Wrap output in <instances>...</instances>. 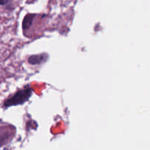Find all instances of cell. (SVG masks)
<instances>
[{
    "mask_svg": "<svg viewBox=\"0 0 150 150\" xmlns=\"http://www.w3.org/2000/svg\"><path fill=\"white\" fill-rule=\"evenodd\" d=\"M32 95V89L29 86H25L23 89H20L16 92L13 96L7 98L4 102L3 106L4 108L14 106V105H22L26 101L29 100V98Z\"/></svg>",
    "mask_w": 150,
    "mask_h": 150,
    "instance_id": "obj_1",
    "label": "cell"
},
{
    "mask_svg": "<svg viewBox=\"0 0 150 150\" xmlns=\"http://www.w3.org/2000/svg\"><path fill=\"white\" fill-rule=\"evenodd\" d=\"M48 54L42 53V54H36V55H32L29 57L28 59V62L32 65H37V64H40L45 62L48 59Z\"/></svg>",
    "mask_w": 150,
    "mask_h": 150,
    "instance_id": "obj_2",
    "label": "cell"
},
{
    "mask_svg": "<svg viewBox=\"0 0 150 150\" xmlns=\"http://www.w3.org/2000/svg\"><path fill=\"white\" fill-rule=\"evenodd\" d=\"M35 16H36V15L32 14V13H29V14L25 16L23 20V23H22V28H23V30L29 29L31 27Z\"/></svg>",
    "mask_w": 150,
    "mask_h": 150,
    "instance_id": "obj_3",
    "label": "cell"
},
{
    "mask_svg": "<svg viewBox=\"0 0 150 150\" xmlns=\"http://www.w3.org/2000/svg\"><path fill=\"white\" fill-rule=\"evenodd\" d=\"M10 0H0V5H7V4L10 3Z\"/></svg>",
    "mask_w": 150,
    "mask_h": 150,
    "instance_id": "obj_4",
    "label": "cell"
}]
</instances>
